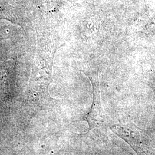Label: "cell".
Returning a JSON list of instances; mask_svg holds the SVG:
<instances>
[]
</instances>
